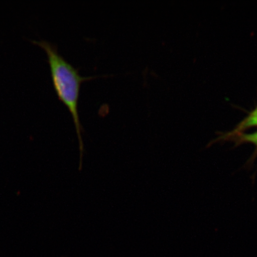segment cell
<instances>
[{"instance_id": "obj_2", "label": "cell", "mask_w": 257, "mask_h": 257, "mask_svg": "<svg viewBox=\"0 0 257 257\" xmlns=\"http://www.w3.org/2000/svg\"><path fill=\"white\" fill-rule=\"evenodd\" d=\"M257 125V106L254 109V110L251 112L248 117L245 118L243 120L237 125V127L234 130L231 132L230 133L225 134L221 139H226V138L235 135L242 133L243 132L248 128L256 126Z\"/></svg>"}, {"instance_id": "obj_1", "label": "cell", "mask_w": 257, "mask_h": 257, "mask_svg": "<svg viewBox=\"0 0 257 257\" xmlns=\"http://www.w3.org/2000/svg\"><path fill=\"white\" fill-rule=\"evenodd\" d=\"M31 41L43 48L46 51L54 89L60 100L66 105L72 115L78 138L80 150L79 169L81 170L83 143L82 138V127L80 124L78 112L80 88L82 82L95 77L80 75L78 69L60 55L56 45L43 40Z\"/></svg>"}, {"instance_id": "obj_4", "label": "cell", "mask_w": 257, "mask_h": 257, "mask_svg": "<svg viewBox=\"0 0 257 257\" xmlns=\"http://www.w3.org/2000/svg\"><path fill=\"white\" fill-rule=\"evenodd\" d=\"M256 126H257V125H256Z\"/></svg>"}, {"instance_id": "obj_3", "label": "cell", "mask_w": 257, "mask_h": 257, "mask_svg": "<svg viewBox=\"0 0 257 257\" xmlns=\"http://www.w3.org/2000/svg\"><path fill=\"white\" fill-rule=\"evenodd\" d=\"M229 138H234V140L236 141V143H249L254 145L257 148V131L252 134H243L240 133L235 135L232 137H228L226 139Z\"/></svg>"}]
</instances>
